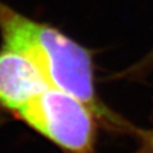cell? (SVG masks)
<instances>
[{"label": "cell", "instance_id": "4", "mask_svg": "<svg viewBox=\"0 0 153 153\" xmlns=\"http://www.w3.org/2000/svg\"><path fill=\"white\" fill-rule=\"evenodd\" d=\"M139 137L140 145L135 153H153V130H143V129H133Z\"/></svg>", "mask_w": 153, "mask_h": 153}, {"label": "cell", "instance_id": "3", "mask_svg": "<svg viewBox=\"0 0 153 153\" xmlns=\"http://www.w3.org/2000/svg\"><path fill=\"white\" fill-rule=\"evenodd\" d=\"M48 87L40 69L28 57L0 47V110L15 116Z\"/></svg>", "mask_w": 153, "mask_h": 153}, {"label": "cell", "instance_id": "2", "mask_svg": "<svg viewBox=\"0 0 153 153\" xmlns=\"http://www.w3.org/2000/svg\"><path fill=\"white\" fill-rule=\"evenodd\" d=\"M15 117L65 153H95L99 118L87 104L64 91L48 87Z\"/></svg>", "mask_w": 153, "mask_h": 153}, {"label": "cell", "instance_id": "1", "mask_svg": "<svg viewBox=\"0 0 153 153\" xmlns=\"http://www.w3.org/2000/svg\"><path fill=\"white\" fill-rule=\"evenodd\" d=\"M1 46L28 57L50 87L64 91L97 114L100 124L114 131H133V127L113 113L99 98L93 53L58 28L35 21L0 0Z\"/></svg>", "mask_w": 153, "mask_h": 153}]
</instances>
